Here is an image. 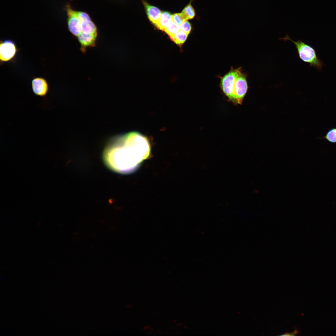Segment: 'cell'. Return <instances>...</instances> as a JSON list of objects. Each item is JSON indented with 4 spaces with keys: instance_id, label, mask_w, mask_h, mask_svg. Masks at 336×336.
<instances>
[{
    "instance_id": "5",
    "label": "cell",
    "mask_w": 336,
    "mask_h": 336,
    "mask_svg": "<svg viewBox=\"0 0 336 336\" xmlns=\"http://www.w3.org/2000/svg\"><path fill=\"white\" fill-rule=\"evenodd\" d=\"M17 52L16 46L12 40H7L1 41L0 59L1 62H7L12 60Z\"/></svg>"
},
{
    "instance_id": "8",
    "label": "cell",
    "mask_w": 336,
    "mask_h": 336,
    "mask_svg": "<svg viewBox=\"0 0 336 336\" xmlns=\"http://www.w3.org/2000/svg\"><path fill=\"white\" fill-rule=\"evenodd\" d=\"M147 14L150 20L155 26L158 23L161 12L158 8L151 5L145 1H143Z\"/></svg>"
},
{
    "instance_id": "16",
    "label": "cell",
    "mask_w": 336,
    "mask_h": 336,
    "mask_svg": "<svg viewBox=\"0 0 336 336\" xmlns=\"http://www.w3.org/2000/svg\"><path fill=\"white\" fill-rule=\"evenodd\" d=\"M299 331L296 328H295V329L293 331L292 333H288L286 332L282 334H281L280 336H295L297 335L299 333Z\"/></svg>"
},
{
    "instance_id": "12",
    "label": "cell",
    "mask_w": 336,
    "mask_h": 336,
    "mask_svg": "<svg viewBox=\"0 0 336 336\" xmlns=\"http://www.w3.org/2000/svg\"><path fill=\"white\" fill-rule=\"evenodd\" d=\"M180 30L179 26L171 21L167 25L164 31L170 37L177 33Z\"/></svg>"
},
{
    "instance_id": "7",
    "label": "cell",
    "mask_w": 336,
    "mask_h": 336,
    "mask_svg": "<svg viewBox=\"0 0 336 336\" xmlns=\"http://www.w3.org/2000/svg\"><path fill=\"white\" fill-rule=\"evenodd\" d=\"M97 35L81 33L77 37L81 45L80 50L84 53L88 47H95Z\"/></svg>"
},
{
    "instance_id": "13",
    "label": "cell",
    "mask_w": 336,
    "mask_h": 336,
    "mask_svg": "<svg viewBox=\"0 0 336 336\" xmlns=\"http://www.w3.org/2000/svg\"><path fill=\"white\" fill-rule=\"evenodd\" d=\"M323 138L331 143H336V128L330 129Z\"/></svg>"
},
{
    "instance_id": "6",
    "label": "cell",
    "mask_w": 336,
    "mask_h": 336,
    "mask_svg": "<svg viewBox=\"0 0 336 336\" xmlns=\"http://www.w3.org/2000/svg\"><path fill=\"white\" fill-rule=\"evenodd\" d=\"M32 87L34 93L36 95L44 96L47 93L49 85L47 81L44 78L37 77L32 81Z\"/></svg>"
},
{
    "instance_id": "2",
    "label": "cell",
    "mask_w": 336,
    "mask_h": 336,
    "mask_svg": "<svg viewBox=\"0 0 336 336\" xmlns=\"http://www.w3.org/2000/svg\"><path fill=\"white\" fill-rule=\"evenodd\" d=\"M282 39L290 40L294 44L299 57L303 61L309 63L310 67H314L319 70L321 69L323 63L319 58L315 50L312 47L301 40L296 41H293L288 35Z\"/></svg>"
},
{
    "instance_id": "9",
    "label": "cell",
    "mask_w": 336,
    "mask_h": 336,
    "mask_svg": "<svg viewBox=\"0 0 336 336\" xmlns=\"http://www.w3.org/2000/svg\"><path fill=\"white\" fill-rule=\"evenodd\" d=\"M171 15L168 12H162L160 19L156 26L158 29L164 31L167 25L172 21Z\"/></svg>"
},
{
    "instance_id": "15",
    "label": "cell",
    "mask_w": 336,
    "mask_h": 336,
    "mask_svg": "<svg viewBox=\"0 0 336 336\" xmlns=\"http://www.w3.org/2000/svg\"><path fill=\"white\" fill-rule=\"evenodd\" d=\"M180 30L189 35L192 30L191 23L188 20L184 21L180 26Z\"/></svg>"
},
{
    "instance_id": "10",
    "label": "cell",
    "mask_w": 336,
    "mask_h": 336,
    "mask_svg": "<svg viewBox=\"0 0 336 336\" xmlns=\"http://www.w3.org/2000/svg\"><path fill=\"white\" fill-rule=\"evenodd\" d=\"M188 34L180 30L173 36L170 37V39L176 44L182 45L186 40Z\"/></svg>"
},
{
    "instance_id": "1",
    "label": "cell",
    "mask_w": 336,
    "mask_h": 336,
    "mask_svg": "<svg viewBox=\"0 0 336 336\" xmlns=\"http://www.w3.org/2000/svg\"><path fill=\"white\" fill-rule=\"evenodd\" d=\"M150 152L147 138L139 132H132L112 138L105 148L103 159L110 169L128 174L136 169Z\"/></svg>"
},
{
    "instance_id": "3",
    "label": "cell",
    "mask_w": 336,
    "mask_h": 336,
    "mask_svg": "<svg viewBox=\"0 0 336 336\" xmlns=\"http://www.w3.org/2000/svg\"><path fill=\"white\" fill-rule=\"evenodd\" d=\"M241 71V68L233 69L230 71L222 77L220 86L222 90L228 99L232 102L234 86L236 79Z\"/></svg>"
},
{
    "instance_id": "4",
    "label": "cell",
    "mask_w": 336,
    "mask_h": 336,
    "mask_svg": "<svg viewBox=\"0 0 336 336\" xmlns=\"http://www.w3.org/2000/svg\"><path fill=\"white\" fill-rule=\"evenodd\" d=\"M247 77L246 74L241 71L235 83L233 102L241 104L248 88Z\"/></svg>"
},
{
    "instance_id": "14",
    "label": "cell",
    "mask_w": 336,
    "mask_h": 336,
    "mask_svg": "<svg viewBox=\"0 0 336 336\" xmlns=\"http://www.w3.org/2000/svg\"><path fill=\"white\" fill-rule=\"evenodd\" d=\"M171 20L179 26L186 21L181 13L172 15Z\"/></svg>"
},
{
    "instance_id": "11",
    "label": "cell",
    "mask_w": 336,
    "mask_h": 336,
    "mask_svg": "<svg viewBox=\"0 0 336 336\" xmlns=\"http://www.w3.org/2000/svg\"><path fill=\"white\" fill-rule=\"evenodd\" d=\"M181 13L186 21L193 19L195 15V10L191 3L184 8Z\"/></svg>"
}]
</instances>
